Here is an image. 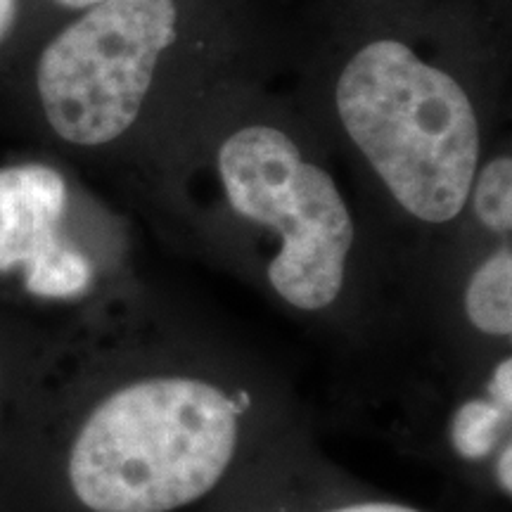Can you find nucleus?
Returning a JSON list of instances; mask_svg holds the SVG:
<instances>
[{"label": "nucleus", "mask_w": 512, "mask_h": 512, "mask_svg": "<svg viewBox=\"0 0 512 512\" xmlns=\"http://www.w3.org/2000/svg\"><path fill=\"white\" fill-rule=\"evenodd\" d=\"M489 396L505 413H512V361L503 358L489 380Z\"/></svg>", "instance_id": "obj_9"}, {"label": "nucleus", "mask_w": 512, "mask_h": 512, "mask_svg": "<svg viewBox=\"0 0 512 512\" xmlns=\"http://www.w3.org/2000/svg\"><path fill=\"white\" fill-rule=\"evenodd\" d=\"M465 313L484 335H512V252L496 249L472 273L465 290Z\"/></svg>", "instance_id": "obj_6"}, {"label": "nucleus", "mask_w": 512, "mask_h": 512, "mask_svg": "<svg viewBox=\"0 0 512 512\" xmlns=\"http://www.w3.org/2000/svg\"><path fill=\"white\" fill-rule=\"evenodd\" d=\"M496 477H498V486H501V491H505V494L510 496V491H512V446H510V441L503 446L501 456H498Z\"/></svg>", "instance_id": "obj_11"}, {"label": "nucleus", "mask_w": 512, "mask_h": 512, "mask_svg": "<svg viewBox=\"0 0 512 512\" xmlns=\"http://www.w3.org/2000/svg\"><path fill=\"white\" fill-rule=\"evenodd\" d=\"M22 0H0V50L8 46L19 22Z\"/></svg>", "instance_id": "obj_10"}, {"label": "nucleus", "mask_w": 512, "mask_h": 512, "mask_svg": "<svg viewBox=\"0 0 512 512\" xmlns=\"http://www.w3.org/2000/svg\"><path fill=\"white\" fill-rule=\"evenodd\" d=\"M178 27V0H102L67 19L34 64L36 105L50 133L76 150L124 138Z\"/></svg>", "instance_id": "obj_3"}, {"label": "nucleus", "mask_w": 512, "mask_h": 512, "mask_svg": "<svg viewBox=\"0 0 512 512\" xmlns=\"http://www.w3.org/2000/svg\"><path fill=\"white\" fill-rule=\"evenodd\" d=\"M69 185L41 162L0 169V275L22 273L38 299H76L91 290L95 268L64 235Z\"/></svg>", "instance_id": "obj_5"}, {"label": "nucleus", "mask_w": 512, "mask_h": 512, "mask_svg": "<svg viewBox=\"0 0 512 512\" xmlns=\"http://www.w3.org/2000/svg\"><path fill=\"white\" fill-rule=\"evenodd\" d=\"M238 408L195 377L124 384L76 422L62 458L69 496L88 512H171L200 501L238 446Z\"/></svg>", "instance_id": "obj_1"}, {"label": "nucleus", "mask_w": 512, "mask_h": 512, "mask_svg": "<svg viewBox=\"0 0 512 512\" xmlns=\"http://www.w3.org/2000/svg\"><path fill=\"white\" fill-rule=\"evenodd\" d=\"M5 361H3V351H0V420H3V406H5V389H8V384H5Z\"/></svg>", "instance_id": "obj_14"}, {"label": "nucleus", "mask_w": 512, "mask_h": 512, "mask_svg": "<svg viewBox=\"0 0 512 512\" xmlns=\"http://www.w3.org/2000/svg\"><path fill=\"white\" fill-rule=\"evenodd\" d=\"M50 3H53L55 8L69 12V15H76V12L93 8V5L102 3V0H50Z\"/></svg>", "instance_id": "obj_13"}, {"label": "nucleus", "mask_w": 512, "mask_h": 512, "mask_svg": "<svg viewBox=\"0 0 512 512\" xmlns=\"http://www.w3.org/2000/svg\"><path fill=\"white\" fill-rule=\"evenodd\" d=\"M508 425L510 413L494 401H465L451 420V444L460 458L482 460L494 451Z\"/></svg>", "instance_id": "obj_7"}, {"label": "nucleus", "mask_w": 512, "mask_h": 512, "mask_svg": "<svg viewBox=\"0 0 512 512\" xmlns=\"http://www.w3.org/2000/svg\"><path fill=\"white\" fill-rule=\"evenodd\" d=\"M328 512H420V510L408 508V505H399V503H356V505H347V508H337Z\"/></svg>", "instance_id": "obj_12"}, {"label": "nucleus", "mask_w": 512, "mask_h": 512, "mask_svg": "<svg viewBox=\"0 0 512 512\" xmlns=\"http://www.w3.org/2000/svg\"><path fill=\"white\" fill-rule=\"evenodd\" d=\"M337 117L389 195L422 223L453 221L482 164V124L463 83L399 38L349 57L335 86Z\"/></svg>", "instance_id": "obj_2"}, {"label": "nucleus", "mask_w": 512, "mask_h": 512, "mask_svg": "<svg viewBox=\"0 0 512 512\" xmlns=\"http://www.w3.org/2000/svg\"><path fill=\"white\" fill-rule=\"evenodd\" d=\"M216 166L235 214L280 235L268 266L273 290L302 311L335 304L354 245V221L335 178L271 124L235 128L216 152Z\"/></svg>", "instance_id": "obj_4"}, {"label": "nucleus", "mask_w": 512, "mask_h": 512, "mask_svg": "<svg viewBox=\"0 0 512 512\" xmlns=\"http://www.w3.org/2000/svg\"><path fill=\"white\" fill-rule=\"evenodd\" d=\"M472 209L479 223L491 233L512 230V159L498 155L486 164H479L470 188Z\"/></svg>", "instance_id": "obj_8"}]
</instances>
